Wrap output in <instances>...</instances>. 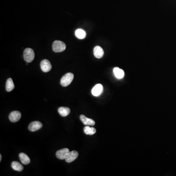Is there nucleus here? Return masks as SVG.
Listing matches in <instances>:
<instances>
[{
	"label": "nucleus",
	"mask_w": 176,
	"mask_h": 176,
	"mask_svg": "<svg viewBox=\"0 0 176 176\" xmlns=\"http://www.w3.org/2000/svg\"><path fill=\"white\" fill-rule=\"evenodd\" d=\"M35 52L32 49L30 48H26L23 52V58L25 61L28 63H30L35 58Z\"/></svg>",
	"instance_id": "nucleus-1"
},
{
	"label": "nucleus",
	"mask_w": 176,
	"mask_h": 176,
	"mask_svg": "<svg viewBox=\"0 0 176 176\" xmlns=\"http://www.w3.org/2000/svg\"><path fill=\"white\" fill-rule=\"evenodd\" d=\"M73 78H74V75L73 73L69 72L66 74L62 77V78H61L60 81L61 85L63 87L69 86L73 80Z\"/></svg>",
	"instance_id": "nucleus-2"
},
{
	"label": "nucleus",
	"mask_w": 176,
	"mask_h": 176,
	"mask_svg": "<svg viewBox=\"0 0 176 176\" xmlns=\"http://www.w3.org/2000/svg\"><path fill=\"white\" fill-rule=\"evenodd\" d=\"M66 46L64 42L60 41H55L52 44V49L55 52H61L66 50Z\"/></svg>",
	"instance_id": "nucleus-3"
},
{
	"label": "nucleus",
	"mask_w": 176,
	"mask_h": 176,
	"mask_svg": "<svg viewBox=\"0 0 176 176\" xmlns=\"http://www.w3.org/2000/svg\"><path fill=\"white\" fill-rule=\"evenodd\" d=\"M41 68L43 72H48L52 69V65L48 60L44 59L40 63Z\"/></svg>",
	"instance_id": "nucleus-4"
},
{
	"label": "nucleus",
	"mask_w": 176,
	"mask_h": 176,
	"mask_svg": "<svg viewBox=\"0 0 176 176\" xmlns=\"http://www.w3.org/2000/svg\"><path fill=\"white\" fill-rule=\"evenodd\" d=\"M42 123L39 121H33L28 125V129L31 132H35L42 127Z\"/></svg>",
	"instance_id": "nucleus-5"
},
{
	"label": "nucleus",
	"mask_w": 176,
	"mask_h": 176,
	"mask_svg": "<svg viewBox=\"0 0 176 176\" xmlns=\"http://www.w3.org/2000/svg\"><path fill=\"white\" fill-rule=\"evenodd\" d=\"M70 153L68 148H63L56 152V156L58 159H65L68 154Z\"/></svg>",
	"instance_id": "nucleus-6"
},
{
	"label": "nucleus",
	"mask_w": 176,
	"mask_h": 176,
	"mask_svg": "<svg viewBox=\"0 0 176 176\" xmlns=\"http://www.w3.org/2000/svg\"><path fill=\"white\" fill-rule=\"evenodd\" d=\"M21 116V114L19 111H13L9 115V119L12 122H16L20 119Z\"/></svg>",
	"instance_id": "nucleus-7"
},
{
	"label": "nucleus",
	"mask_w": 176,
	"mask_h": 176,
	"mask_svg": "<svg viewBox=\"0 0 176 176\" xmlns=\"http://www.w3.org/2000/svg\"><path fill=\"white\" fill-rule=\"evenodd\" d=\"M78 153L77 151H72L70 152L66 157L65 161L68 163H70L75 160L78 157Z\"/></svg>",
	"instance_id": "nucleus-8"
},
{
	"label": "nucleus",
	"mask_w": 176,
	"mask_h": 176,
	"mask_svg": "<svg viewBox=\"0 0 176 176\" xmlns=\"http://www.w3.org/2000/svg\"><path fill=\"white\" fill-rule=\"evenodd\" d=\"M103 91V86L100 84H98L94 87L92 90V94L95 97L100 95Z\"/></svg>",
	"instance_id": "nucleus-9"
},
{
	"label": "nucleus",
	"mask_w": 176,
	"mask_h": 176,
	"mask_svg": "<svg viewBox=\"0 0 176 176\" xmlns=\"http://www.w3.org/2000/svg\"><path fill=\"white\" fill-rule=\"evenodd\" d=\"M80 119L81 121L82 122L83 124L86 126H94L95 125V121L94 120L88 118L83 115H80Z\"/></svg>",
	"instance_id": "nucleus-10"
},
{
	"label": "nucleus",
	"mask_w": 176,
	"mask_h": 176,
	"mask_svg": "<svg viewBox=\"0 0 176 176\" xmlns=\"http://www.w3.org/2000/svg\"><path fill=\"white\" fill-rule=\"evenodd\" d=\"M94 55L97 58H101L103 57L104 54V52L103 49L99 46H96L94 48Z\"/></svg>",
	"instance_id": "nucleus-11"
},
{
	"label": "nucleus",
	"mask_w": 176,
	"mask_h": 176,
	"mask_svg": "<svg viewBox=\"0 0 176 176\" xmlns=\"http://www.w3.org/2000/svg\"><path fill=\"white\" fill-rule=\"evenodd\" d=\"M58 112L62 117H66L70 113V108L66 107H61L58 109Z\"/></svg>",
	"instance_id": "nucleus-12"
},
{
	"label": "nucleus",
	"mask_w": 176,
	"mask_h": 176,
	"mask_svg": "<svg viewBox=\"0 0 176 176\" xmlns=\"http://www.w3.org/2000/svg\"><path fill=\"white\" fill-rule=\"evenodd\" d=\"M19 158L22 164L27 165L30 164V159L27 155L23 153H21L19 155Z\"/></svg>",
	"instance_id": "nucleus-13"
},
{
	"label": "nucleus",
	"mask_w": 176,
	"mask_h": 176,
	"mask_svg": "<svg viewBox=\"0 0 176 176\" xmlns=\"http://www.w3.org/2000/svg\"><path fill=\"white\" fill-rule=\"evenodd\" d=\"M114 75L115 77L118 79H121L124 77V72L122 69H120L119 68L115 67L114 69Z\"/></svg>",
	"instance_id": "nucleus-14"
},
{
	"label": "nucleus",
	"mask_w": 176,
	"mask_h": 176,
	"mask_svg": "<svg viewBox=\"0 0 176 176\" xmlns=\"http://www.w3.org/2000/svg\"><path fill=\"white\" fill-rule=\"evenodd\" d=\"M75 35L78 39H83L86 37V33L85 30L81 28H79L76 30L75 32Z\"/></svg>",
	"instance_id": "nucleus-15"
},
{
	"label": "nucleus",
	"mask_w": 176,
	"mask_h": 176,
	"mask_svg": "<svg viewBox=\"0 0 176 176\" xmlns=\"http://www.w3.org/2000/svg\"><path fill=\"white\" fill-rule=\"evenodd\" d=\"M6 89L7 92H11L14 89V83L13 82V80L11 78H8L6 82Z\"/></svg>",
	"instance_id": "nucleus-16"
},
{
	"label": "nucleus",
	"mask_w": 176,
	"mask_h": 176,
	"mask_svg": "<svg viewBox=\"0 0 176 176\" xmlns=\"http://www.w3.org/2000/svg\"><path fill=\"white\" fill-rule=\"evenodd\" d=\"M11 167L14 170L17 171H22L23 169V165L18 162H13L11 164Z\"/></svg>",
	"instance_id": "nucleus-17"
},
{
	"label": "nucleus",
	"mask_w": 176,
	"mask_h": 176,
	"mask_svg": "<svg viewBox=\"0 0 176 176\" xmlns=\"http://www.w3.org/2000/svg\"><path fill=\"white\" fill-rule=\"evenodd\" d=\"M85 134L88 135H92L95 134L97 130L94 127H90L89 126H86L84 128Z\"/></svg>",
	"instance_id": "nucleus-18"
},
{
	"label": "nucleus",
	"mask_w": 176,
	"mask_h": 176,
	"mask_svg": "<svg viewBox=\"0 0 176 176\" xmlns=\"http://www.w3.org/2000/svg\"><path fill=\"white\" fill-rule=\"evenodd\" d=\"M1 161H2V155H0V161L1 162Z\"/></svg>",
	"instance_id": "nucleus-19"
}]
</instances>
